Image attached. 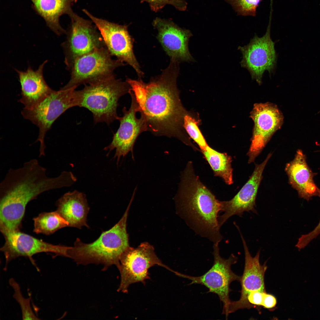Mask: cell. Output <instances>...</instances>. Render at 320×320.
<instances>
[{
    "instance_id": "cell-27",
    "label": "cell",
    "mask_w": 320,
    "mask_h": 320,
    "mask_svg": "<svg viewBox=\"0 0 320 320\" xmlns=\"http://www.w3.org/2000/svg\"><path fill=\"white\" fill-rule=\"evenodd\" d=\"M231 5L238 15L255 16L262 0H224Z\"/></svg>"
},
{
    "instance_id": "cell-1",
    "label": "cell",
    "mask_w": 320,
    "mask_h": 320,
    "mask_svg": "<svg viewBox=\"0 0 320 320\" xmlns=\"http://www.w3.org/2000/svg\"><path fill=\"white\" fill-rule=\"evenodd\" d=\"M178 62L171 60L161 73L148 83L141 79L127 78L138 106L145 118L148 131L157 136L175 137L191 147L193 144L183 127L187 110L183 106L177 87Z\"/></svg>"
},
{
    "instance_id": "cell-30",
    "label": "cell",
    "mask_w": 320,
    "mask_h": 320,
    "mask_svg": "<svg viewBox=\"0 0 320 320\" xmlns=\"http://www.w3.org/2000/svg\"><path fill=\"white\" fill-rule=\"evenodd\" d=\"M266 291H257L249 294L247 300L250 308H255L259 310L262 307L264 293Z\"/></svg>"
},
{
    "instance_id": "cell-32",
    "label": "cell",
    "mask_w": 320,
    "mask_h": 320,
    "mask_svg": "<svg viewBox=\"0 0 320 320\" xmlns=\"http://www.w3.org/2000/svg\"></svg>"
},
{
    "instance_id": "cell-7",
    "label": "cell",
    "mask_w": 320,
    "mask_h": 320,
    "mask_svg": "<svg viewBox=\"0 0 320 320\" xmlns=\"http://www.w3.org/2000/svg\"><path fill=\"white\" fill-rule=\"evenodd\" d=\"M112 56L105 46L77 58L70 71L69 81L62 88L76 89L81 84H91L115 77V70L125 64Z\"/></svg>"
},
{
    "instance_id": "cell-12",
    "label": "cell",
    "mask_w": 320,
    "mask_h": 320,
    "mask_svg": "<svg viewBox=\"0 0 320 320\" xmlns=\"http://www.w3.org/2000/svg\"><path fill=\"white\" fill-rule=\"evenodd\" d=\"M82 11L97 27L111 55L132 66L141 79L144 73L134 53L133 40L127 26L95 17L86 9Z\"/></svg>"
},
{
    "instance_id": "cell-13",
    "label": "cell",
    "mask_w": 320,
    "mask_h": 320,
    "mask_svg": "<svg viewBox=\"0 0 320 320\" xmlns=\"http://www.w3.org/2000/svg\"><path fill=\"white\" fill-rule=\"evenodd\" d=\"M250 116L254 126L251 144L247 154L249 164L254 161L283 122L281 112L275 104L270 103L254 104Z\"/></svg>"
},
{
    "instance_id": "cell-22",
    "label": "cell",
    "mask_w": 320,
    "mask_h": 320,
    "mask_svg": "<svg viewBox=\"0 0 320 320\" xmlns=\"http://www.w3.org/2000/svg\"><path fill=\"white\" fill-rule=\"evenodd\" d=\"M36 11L45 20L47 26L56 35L66 34L59 19L73 11L71 7L77 0H31Z\"/></svg>"
},
{
    "instance_id": "cell-17",
    "label": "cell",
    "mask_w": 320,
    "mask_h": 320,
    "mask_svg": "<svg viewBox=\"0 0 320 320\" xmlns=\"http://www.w3.org/2000/svg\"><path fill=\"white\" fill-rule=\"evenodd\" d=\"M153 25L158 31L157 39L171 60L180 63L194 61L188 47L192 36L188 29L182 28L172 21L157 17Z\"/></svg>"
},
{
    "instance_id": "cell-15",
    "label": "cell",
    "mask_w": 320,
    "mask_h": 320,
    "mask_svg": "<svg viewBox=\"0 0 320 320\" xmlns=\"http://www.w3.org/2000/svg\"><path fill=\"white\" fill-rule=\"evenodd\" d=\"M3 234L5 242L0 250L5 258V268L11 261L21 256L28 257L33 262L32 256L40 252L51 253L55 256L67 257L66 246L49 243L19 231Z\"/></svg>"
},
{
    "instance_id": "cell-11",
    "label": "cell",
    "mask_w": 320,
    "mask_h": 320,
    "mask_svg": "<svg viewBox=\"0 0 320 320\" xmlns=\"http://www.w3.org/2000/svg\"><path fill=\"white\" fill-rule=\"evenodd\" d=\"M273 11V5H271L269 21L265 34L261 37L255 35L248 44L238 47L242 54L241 66L247 69L252 79L259 84L262 83L264 72L267 71L271 74L276 64L275 43L271 37Z\"/></svg>"
},
{
    "instance_id": "cell-10",
    "label": "cell",
    "mask_w": 320,
    "mask_h": 320,
    "mask_svg": "<svg viewBox=\"0 0 320 320\" xmlns=\"http://www.w3.org/2000/svg\"><path fill=\"white\" fill-rule=\"evenodd\" d=\"M156 265L173 271L162 263L153 247L148 243H143L136 248L129 247L122 255L118 268L121 276L118 291L126 293L130 284L144 283L149 279L148 269Z\"/></svg>"
},
{
    "instance_id": "cell-26",
    "label": "cell",
    "mask_w": 320,
    "mask_h": 320,
    "mask_svg": "<svg viewBox=\"0 0 320 320\" xmlns=\"http://www.w3.org/2000/svg\"><path fill=\"white\" fill-rule=\"evenodd\" d=\"M9 283L14 290L13 297L20 306L23 319H39L32 309L30 304V298H26L23 296L18 283L13 278L9 279Z\"/></svg>"
},
{
    "instance_id": "cell-6",
    "label": "cell",
    "mask_w": 320,
    "mask_h": 320,
    "mask_svg": "<svg viewBox=\"0 0 320 320\" xmlns=\"http://www.w3.org/2000/svg\"><path fill=\"white\" fill-rule=\"evenodd\" d=\"M74 88L52 90L42 100L31 108H23L21 114L39 128L36 141L40 143V157L45 155L44 138L55 121L67 110L78 105L77 91Z\"/></svg>"
},
{
    "instance_id": "cell-18",
    "label": "cell",
    "mask_w": 320,
    "mask_h": 320,
    "mask_svg": "<svg viewBox=\"0 0 320 320\" xmlns=\"http://www.w3.org/2000/svg\"><path fill=\"white\" fill-rule=\"evenodd\" d=\"M240 236L245 253L244 270L239 281L241 286V295L239 300L231 301L228 310L229 314L239 309H250L247 297L251 292L257 291H266L264 282L265 274L267 268L266 263L263 265L260 263V251L254 257L251 256L242 235Z\"/></svg>"
},
{
    "instance_id": "cell-16",
    "label": "cell",
    "mask_w": 320,
    "mask_h": 320,
    "mask_svg": "<svg viewBox=\"0 0 320 320\" xmlns=\"http://www.w3.org/2000/svg\"><path fill=\"white\" fill-rule=\"evenodd\" d=\"M272 155L270 153L262 163L255 164L254 170L248 180L232 199L221 201V212L224 213L218 217L220 227L233 215L241 217L245 211H251L257 214L255 209L257 194L263 178L264 169Z\"/></svg>"
},
{
    "instance_id": "cell-2",
    "label": "cell",
    "mask_w": 320,
    "mask_h": 320,
    "mask_svg": "<svg viewBox=\"0 0 320 320\" xmlns=\"http://www.w3.org/2000/svg\"><path fill=\"white\" fill-rule=\"evenodd\" d=\"M73 183L70 172L50 177L36 159L21 167L10 168L0 184V229L2 233L19 231L27 205L41 193L69 186Z\"/></svg>"
},
{
    "instance_id": "cell-5",
    "label": "cell",
    "mask_w": 320,
    "mask_h": 320,
    "mask_svg": "<svg viewBox=\"0 0 320 320\" xmlns=\"http://www.w3.org/2000/svg\"><path fill=\"white\" fill-rule=\"evenodd\" d=\"M128 83L115 77L100 82L85 84L77 91L78 106L86 108L92 113L94 122H105L109 124L118 119L117 113L119 98L129 93Z\"/></svg>"
},
{
    "instance_id": "cell-3",
    "label": "cell",
    "mask_w": 320,
    "mask_h": 320,
    "mask_svg": "<svg viewBox=\"0 0 320 320\" xmlns=\"http://www.w3.org/2000/svg\"><path fill=\"white\" fill-rule=\"evenodd\" d=\"M175 197L179 214L187 225L196 234L219 244L223 238L218 221L221 201L201 182L191 161L181 173Z\"/></svg>"
},
{
    "instance_id": "cell-21",
    "label": "cell",
    "mask_w": 320,
    "mask_h": 320,
    "mask_svg": "<svg viewBox=\"0 0 320 320\" xmlns=\"http://www.w3.org/2000/svg\"><path fill=\"white\" fill-rule=\"evenodd\" d=\"M57 211L68 223L69 226L81 229L89 228L87 223L89 208L86 196L75 190L69 192L57 201Z\"/></svg>"
},
{
    "instance_id": "cell-14",
    "label": "cell",
    "mask_w": 320,
    "mask_h": 320,
    "mask_svg": "<svg viewBox=\"0 0 320 320\" xmlns=\"http://www.w3.org/2000/svg\"><path fill=\"white\" fill-rule=\"evenodd\" d=\"M129 94L131 98L130 107L128 110L125 107L123 108V115L119 116L117 119L120 122L119 127L114 134L111 143L104 148L105 150H109V152L116 149L114 157L117 158V163L121 157H124L130 152L134 159L133 147L137 138L141 133L148 131L145 118L141 115L139 118L136 117L138 106L131 90Z\"/></svg>"
},
{
    "instance_id": "cell-29",
    "label": "cell",
    "mask_w": 320,
    "mask_h": 320,
    "mask_svg": "<svg viewBox=\"0 0 320 320\" xmlns=\"http://www.w3.org/2000/svg\"><path fill=\"white\" fill-rule=\"evenodd\" d=\"M320 198V194L319 196ZM320 235V220L318 225L310 232L302 235L299 238L295 247L299 250L304 248L312 241Z\"/></svg>"
},
{
    "instance_id": "cell-4",
    "label": "cell",
    "mask_w": 320,
    "mask_h": 320,
    "mask_svg": "<svg viewBox=\"0 0 320 320\" xmlns=\"http://www.w3.org/2000/svg\"><path fill=\"white\" fill-rule=\"evenodd\" d=\"M129 207L117 223L94 241L85 243L77 238L73 246H67V257L78 264H102L104 271L113 265L118 268L122 255L129 247L126 229Z\"/></svg>"
},
{
    "instance_id": "cell-25",
    "label": "cell",
    "mask_w": 320,
    "mask_h": 320,
    "mask_svg": "<svg viewBox=\"0 0 320 320\" xmlns=\"http://www.w3.org/2000/svg\"><path fill=\"white\" fill-rule=\"evenodd\" d=\"M201 123L198 113L187 111L183 118V128L189 137L202 150H204L208 145L199 129Z\"/></svg>"
},
{
    "instance_id": "cell-31",
    "label": "cell",
    "mask_w": 320,
    "mask_h": 320,
    "mask_svg": "<svg viewBox=\"0 0 320 320\" xmlns=\"http://www.w3.org/2000/svg\"><path fill=\"white\" fill-rule=\"evenodd\" d=\"M277 302L276 299L274 296L266 292L264 293L262 307L271 310L275 308Z\"/></svg>"
},
{
    "instance_id": "cell-28",
    "label": "cell",
    "mask_w": 320,
    "mask_h": 320,
    "mask_svg": "<svg viewBox=\"0 0 320 320\" xmlns=\"http://www.w3.org/2000/svg\"><path fill=\"white\" fill-rule=\"evenodd\" d=\"M145 1L149 4L151 9L157 12L167 5L173 6L177 10L184 11L187 8V3L185 0H140Z\"/></svg>"
},
{
    "instance_id": "cell-20",
    "label": "cell",
    "mask_w": 320,
    "mask_h": 320,
    "mask_svg": "<svg viewBox=\"0 0 320 320\" xmlns=\"http://www.w3.org/2000/svg\"><path fill=\"white\" fill-rule=\"evenodd\" d=\"M46 60L34 71L30 66L23 71L15 69L21 87V97L19 102L29 109L33 107L46 97L52 90L48 85L43 76Z\"/></svg>"
},
{
    "instance_id": "cell-24",
    "label": "cell",
    "mask_w": 320,
    "mask_h": 320,
    "mask_svg": "<svg viewBox=\"0 0 320 320\" xmlns=\"http://www.w3.org/2000/svg\"><path fill=\"white\" fill-rule=\"evenodd\" d=\"M33 220V231L37 234L50 235L60 228L69 226L68 222L57 211L41 213Z\"/></svg>"
},
{
    "instance_id": "cell-23",
    "label": "cell",
    "mask_w": 320,
    "mask_h": 320,
    "mask_svg": "<svg viewBox=\"0 0 320 320\" xmlns=\"http://www.w3.org/2000/svg\"><path fill=\"white\" fill-rule=\"evenodd\" d=\"M215 176L222 178L228 185L233 183L232 157L225 153L219 152L208 145L201 150Z\"/></svg>"
},
{
    "instance_id": "cell-19",
    "label": "cell",
    "mask_w": 320,
    "mask_h": 320,
    "mask_svg": "<svg viewBox=\"0 0 320 320\" xmlns=\"http://www.w3.org/2000/svg\"><path fill=\"white\" fill-rule=\"evenodd\" d=\"M285 170L289 183L297 191L299 197L308 201L313 197L319 196L320 189L313 180L317 173L308 166L306 155L301 150H297L294 159L286 164Z\"/></svg>"
},
{
    "instance_id": "cell-8",
    "label": "cell",
    "mask_w": 320,
    "mask_h": 320,
    "mask_svg": "<svg viewBox=\"0 0 320 320\" xmlns=\"http://www.w3.org/2000/svg\"><path fill=\"white\" fill-rule=\"evenodd\" d=\"M219 244H213L212 254L214 262L211 268L203 275L193 276L177 272L178 276L190 280V284H200L206 287L208 292L217 295L223 304L222 313L226 318L228 316V310L231 301L229 298L231 284L235 281H240L241 276L234 273L231 269L232 265L236 263L237 258L233 254L225 259L219 253Z\"/></svg>"
},
{
    "instance_id": "cell-9",
    "label": "cell",
    "mask_w": 320,
    "mask_h": 320,
    "mask_svg": "<svg viewBox=\"0 0 320 320\" xmlns=\"http://www.w3.org/2000/svg\"><path fill=\"white\" fill-rule=\"evenodd\" d=\"M71 22L65 41L62 44L66 68L70 71L77 58L106 46L97 27L91 20L72 11L68 15Z\"/></svg>"
}]
</instances>
